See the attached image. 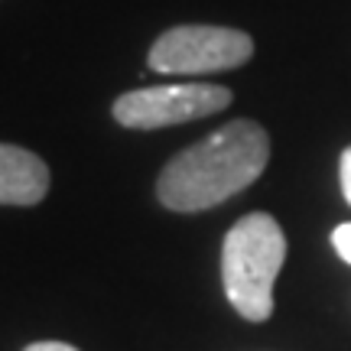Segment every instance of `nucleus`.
I'll list each match as a JSON object with an SVG mask.
<instances>
[{
  "label": "nucleus",
  "instance_id": "obj_4",
  "mask_svg": "<svg viewBox=\"0 0 351 351\" xmlns=\"http://www.w3.org/2000/svg\"><path fill=\"white\" fill-rule=\"evenodd\" d=\"M231 91L221 85L189 82V85H153L127 91L114 101V117L121 127L134 130H160V127L186 124L195 117L225 111L231 104Z\"/></svg>",
  "mask_w": 351,
  "mask_h": 351
},
{
  "label": "nucleus",
  "instance_id": "obj_3",
  "mask_svg": "<svg viewBox=\"0 0 351 351\" xmlns=\"http://www.w3.org/2000/svg\"><path fill=\"white\" fill-rule=\"evenodd\" d=\"M254 56V39L228 26H173L153 43L150 69L160 75H212Z\"/></svg>",
  "mask_w": 351,
  "mask_h": 351
},
{
  "label": "nucleus",
  "instance_id": "obj_1",
  "mask_svg": "<svg viewBox=\"0 0 351 351\" xmlns=\"http://www.w3.org/2000/svg\"><path fill=\"white\" fill-rule=\"evenodd\" d=\"M270 160V137L254 121H231L173 156L156 195L173 212H205L257 182Z\"/></svg>",
  "mask_w": 351,
  "mask_h": 351
},
{
  "label": "nucleus",
  "instance_id": "obj_8",
  "mask_svg": "<svg viewBox=\"0 0 351 351\" xmlns=\"http://www.w3.org/2000/svg\"><path fill=\"white\" fill-rule=\"evenodd\" d=\"M23 351H78V348L65 345V341H36V345H26Z\"/></svg>",
  "mask_w": 351,
  "mask_h": 351
},
{
  "label": "nucleus",
  "instance_id": "obj_7",
  "mask_svg": "<svg viewBox=\"0 0 351 351\" xmlns=\"http://www.w3.org/2000/svg\"><path fill=\"white\" fill-rule=\"evenodd\" d=\"M339 179H341V195L351 205V147L341 153V163H339Z\"/></svg>",
  "mask_w": 351,
  "mask_h": 351
},
{
  "label": "nucleus",
  "instance_id": "obj_2",
  "mask_svg": "<svg viewBox=\"0 0 351 351\" xmlns=\"http://www.w3.org/2000/svg\"><path fill=\"white\" fill-rule=\"evenodd\" d=\"M287 261V238L276 218L263 212L244 215L221 244V280L231 306L247 322H263L274 313V283Z\"/></svg>",
  "mask_w": 351,
  "mask_h": 351
},
{
  "label": "nucleus",
  "instance_id": "obj_5",
  "mask_svg": "<svg viewBox=\"0 0 351 351\" xmlns=\"http://www.w3.org/2000/svg\"><path fill=\"white\" fill-rule=\"evenodd\" d=\"M49 192V166L16 143H0V205H36Z\"/></svg>",
  "mask_w": 351,
  "mask_h": 351
},
{
  "label": "nucleus",
  "instance_id": "obj_6",
  "mask_svg": "<svg viewBox=\"0 0 351 351\" xmlns=\"http://www.w3.org/2000/svg\"><path fill=\"white\" fill-rule=\"evenodd\" d=\"M332 247L339 251L341 261L351 263V221H345V225H339L332 231Z\"/></svg>",
  "mask_w": 351,
  "mask_h": 351
}]
</instances>
